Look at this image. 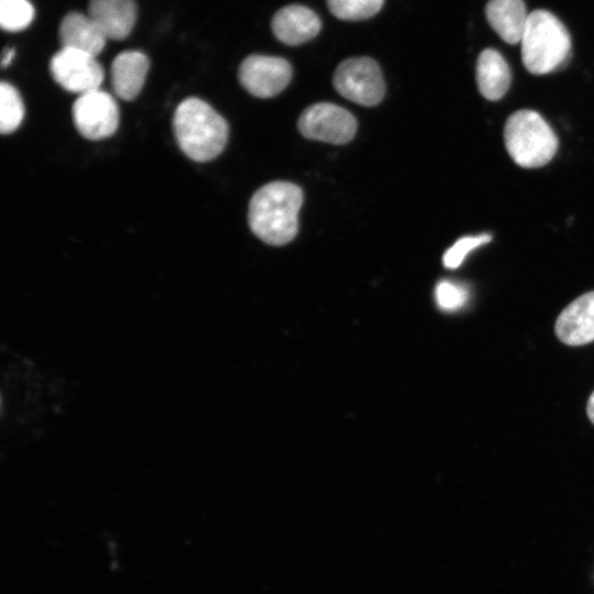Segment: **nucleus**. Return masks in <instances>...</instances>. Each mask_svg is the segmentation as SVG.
Returning <instances> with one entry per match:
<instances>
[{
	"label": "nucleus",
	"mask_w": 594,
	"mask_h": 594,
	"mask_svg": "<svg viewBox=\"0 0 594 594\" xmlns=\"http://www.w3.org/2000/svg\"><path fill=\"white\" fill-rule=\"evenodd\" d=\"M301 189L289 182H272L252 196L248 221L252 232L270 245L290 242L298 231Z\"/></svg>",
	"instance_id": "nucleus-1"
},
{
	"label": "nucleus",
	"mask_w": 594,
	"mask_h": 594,
	"mask_svg": "<svg viewBox=\"0 0 594 594\" xmlns=\"http://www.w3.org/2000/svg\"><path fill=\"white\" fill-rule=\"evenodd\" d=\"M173 131L180 151L199 163L219 156L229 136L224 118L196 97L186 98L177 106L173 116Z\"/></svg>",
	"instance_id": "nucleus-2"
},
{
	"label": "nucleus",
	"mask_w": 594,
	"mask_h": 594,
	"mask_svg": "<svg viewBox=\"0 0 594 594\" xmlns=\"http://www.w3.org/2000/svg\"><path fill=\"white\" fill-rule=\"evenodd\" d=\"M521 61L534 75H546L562 67L571 55V36L565 25L542 9L529 13L520 41Z\"/></svg>",
	"instance_id": "nucleus-3"
},
{
	"label": "nucleus",
	"mask_w": 594,
	"mask_h": 594,
	"mask_svg": "<svg viewBox=\"0 0 594 594\" xmlns=\"http://www.w3.org/2000/svg\"><path fill=\"white\" fill-rule=\"evenodd\" d=\"M504 142L509 156L525 168L546 165L558 150V138L551 127L530 109L515 111L508 117Z\"/></svg>",
	"instance_id": "nucleus-4"
},
{
	"label": "nucleus",
	"mask_w": 594,
	"mask_h": 594,
	"mask_svg": "<svg viewBox=\"0 0 594 594\" xmlns=\"http://www.w3.org/2000/svg\"><path fill=\"white\" fill-rule=\"evenodd\" d=\"M333 86L344 98L372 107L385 95V81L380 65L371 57H351L337 67Z\"/></svg>",
	"instance_id": "nucleus-5"
},
{
	"label": "nucleus",
	"mask_w": 594,
	"mask_h": 594,
	"mask_svg": "<svg viewBox=\"0 0 594 594\" xmlns=\"http://www.w3.org/2000/svg\"><path fill=\"white\" fill-rule=\"evenodd\" d=\"M73 122L85 139L111 136L119 125V107L112 95L98 88L79 95L72 108Z\"/></svg>",
	"instance_id": "nucleus-6"
},
{
	"label": "nucleus",
	"mask_w": 594,
	"mask_h": 594,
	"mask_svg": "<svg viewBox=\"0 0 594 594\" xmlns=\"http://www.w3.org/2000/svg\"><path fill=\"white\" fill-rule=\"evenodd\" d=\"M358 123L346 109L330 102L315 103L298 119L299 132L309 140L344 144L355 135Z\"/></svg>",
	"instance_id": "nucleus-7"
},
{
	"label": "nucleus",
	"mask_w": 594,
	"mask_h": 594,
	"mask_svg": "<svg viewBox=\"0 0 594 594\" xmlns=\"http://www.w3.org/2000/svg\"><path fill=\"white\" fill-rule=\"evenodd\" d=\"M50 73L62 88L78 95L100 88L105 77L96 56L72 48H61L52 56Z\"/></svg>",
	"instance_id": "nucleus-8"
},
{
	"label": "nucleus",
	"mask_w": 594,
	"mask_h": 594,
	"mask_svg": "<svg viewBox=\"0 0 594 594\" xmlns=\"http://www.w3.org/2000/svg\"><path fill=\"white\" fill-rule=\"evenodd\" d=\"M290 64L276 56L252 54L245 57L238 77L241 85L257 98H271L279 94L292 79Z\"/></svg>",
	"instance_id": "nucleus-9"
},
{
	"label": "nucleus",
	"mask_w": 594,
	"mask_h": 594,
	"mask_svg": "<svg viewBox=\"0 0 594 594\" xmlns=\"http://www.w3.org/2000/svg\"><path fill=\"white\" fill-rule=\"evenodd\" d=\"M556 334L568 345H583L594 340V292L569 304L556 322Z\"/></svg>",
	"instance_id": "nucleus-10"
},
{
	"label": "nucleus",
	"mask_w": 594,
	"mask_h": 594,
	"mask_svg": "<svg viewBox=\"0 0 594 594\" xmlns=\"http://www.w3.org/2000/svg\"><path fill=\"white\" fill-rule=\"evenodd\" d=\"M271 25L277 40L294 46L314 38L321 29V21L311 9L290 4L275 13Z\"/></svg>",
	"instance_id": "nucleus-11"
},
{
	"label": "nucleus",
	"mask_w": 594,
	"mask_h": 594,
	"mask_svg": "<svg viewBox=\"0 0 594 594\" xmlns=\"http://www.w3.org/2000/svg\"><path fill=\"white\" fill-rule=\"evenodd\" d=\"M108 40H123L132 32L138 7L134 0H89L88 13Z\"/></svg>",
	"instance_id": "nucleus-12"
},
{
	"label": "nucleus",
	"mask_w": 594,
	"mask_h": 594,
	"mask_svg": "<svg viewBox=\"0 0 594 594\" xmlns=\"http://www.w3.org/2000/svg\"><path fill=\"white\" fill-rule=\"evenodd\" d=\"M150 62L140 51H124L118 54L111 63V87L117 97L131 101L141 92Z\"/></svg>",
	"instance_id": "nucleus-13"
},
{
	"label": "nucleus",
	"mask_w": 594,
	"mask_h": 594,
	"mask_svg": "<svg viewBox=\"0 0 594 594\" xmlns=\"http://www.w3.org/2000/svg\"><path fill=\"white\" fill-rule=\"evenodd\" d=\"M58 40L61 48L81 51L97 57L108 38L88 14L73 11L62 20Z\"/></svg>",
	"instance_id": "nucleus-14"
},
{
	"label": "nucleus",
	"mask_w": 594,
	"mask_h": 594,
	"mask_svg": "<svg viewBox=\"0 0 594 594\" xmlns=\"http://www.w3.org/2000/svg\"><path fill=\"white\" fill-rule=\"evenodd\" d=\"M475 79L484 98L491 101L499 100L510 87L509 65L498 51L485 48L476 61Z\"/></svg>",
	"instance_id": "nucleus-15"
},
{
	"label": "nucleus",
	"mask_w": 594,
	"mask_h": 594,
	"mask_svg": "<svg viewBox=\"0 0 594 594\" xmlns=\"http://www.w3.org/2000/svg\"><path fill=\"white\" fill-rule=\"evenodd\" d=\"M485 15L503 41L508 44L521 41L529 15L522 0H488Z\"/></svg>",
	"instance_id": "nucleus-16"
},
{
	"label": "nucleus",
	"mask_w": 594,
	"mask_h": 594,
	"mask_svg": "<svg viewBox=\"0 0 594 594\" xmlns=\"http://www.w3.org/2000/svg\"><path fill=\"white\" fill-rule=\"evenodd\" d=\"M24 118V105L14 86L2 81L0 85V131L2 134L14 132Z\"/></svg>",
	"instance_id": "nucleus-17"
},
{
	"label": "nucleus",
	"mask_w": 594,
	"mask_h": 594,
	"mask_svg": "<svg viewBox=\"0 0 594 594\" xmlns=\"http://www.w3.org/2000/svg\"><path fill=\"white\" fill-rule=\"evenodd\" d=\"M33 19L34 8L29 0H0V24L3 30H24Z\"/></svg>",
	"instance_id": "nucleus-18"
},
{
	"label": "nucleus",
	"mask_w": 594,
	"mask_h": 594,
	"mask_svg": "<svg viewBox=\"0 0 594 594\" xmlns=\"http://www.w3.org/2000/svg\"><path fill=\"white\" fill-rule=\"evenodd\" d=\"M384 0H327L330 12L341 20H365L375 15Z\"/></svg>",
	"instance_id": "nucleus-19"
},
{
	"label": "nucleus",
	"mask_w": 594,
	"mask_h": 594,
	"mask_svg": "<svg viewBox=\"0 0 594 594\" xmlns=\"http://www.w3.org/2000/svg\"><path fill=\"white\" fill-rule=\"evenodd\" d=\"M492 240L490 234H480L477 237H464L459 239L443 255V265L447 268H455L461 265L465 255L473 249L488 243Z\"/></svg>",
	"instance_id": "nucleus-20"
},
{
	"label": "nucleus",
	"mask_w": 594,
	"mask_h": 594,
	"mask_svg": "<svg viewBox=\"0 0 594 594\" xmlns=\"http://www.w3.org/2000/svg\"><path fill=\"white\" fill-rule=\"evenodd\" d=\"M436 299L441 309L455 310L465 304L468 292L463 286L441 280L436 287Z\"/></svg>",
	"instance_id": "nucleus-21"
},
{
	"label": "nucleus",
	"mask_w": 594,
	"mask_h": 594,
	"mask_svg": "<svg viewBox=\"0 0 594 594\" xmlns=\"http://www.w3.org/2000/svg\"><path fill=\"white\" fill-rule=\"evenodd\" d=\"M14 50L13 48H8L4 51L3 55H2V59H1V65L2 67H7L11 64L13 57H14Z\"/></svg>",
	"instance_id": "nucleus-22"
},
{
	"label": "nucleus",
	"mask_w": 594,
	"mask_h": 594,
	"mask_svg": "<svg viewBox=\"0 0 594 594\" xmlns=\"http://www.w3.org/2000/svg\"><path fill=\"white\" fill-rule=\"evenodd\" d=\"M586 413L590 418V420L594 424V392L591 394L587 406H586Z\"/></svg>",
	"instance_id": "nucleus-23"
}]
</instances>
